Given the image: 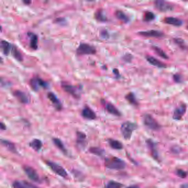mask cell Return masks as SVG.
<instances>
[{
  "label": "cell",
  "instance_id": "cell-38",
  "mask_svg": "<svg viewBox=\"0 0 188 188\" xmlns=\"http://www.w3.org/2000/svg\"><path fill=\"white\" fill-rule=\"evenodd\" d=\"M133 59V56L131 54H126L124 57H123V60H124L125 62L127 63H130L131 62L132 60Z\"/></svg>",
  "mask_w": 188,
  "mask_h": 188
},
{
  "label": "cell",
  "instance_id": "cell-30",
  "mask_svg": "<svg viewBox=\"0 0 188 188\" xmlns=\"http://www.w3.org/2000/svg\"><path fill=\"white\" fill-rule=\"evenodd\" d=\"M89 151L93 155L101 157L103 156L105 153V151L99 147H90Z\"/></svg>",
  "mask_w": 188,
  "mask_h": 188
},
{
  "label": "cell",
  "instance_id": "cell-32",
  "mask_svg": "<svg viewBox=\"0 0 188 188\" xmlns=\"http://www.w3.org/2000/svg\"><path fill=\"white\" fill-rule=\"evenodd\" d=\"M152 49L155 51V53L158 55V56H159L160 57H162L163 59H168V56L163 52V50L162 49L158 48L157 47H153Z\"/></svg>",
  "mask_w": 188,
  "mask_h": 188
},
{
  "label": "cell",
  "instance_id": "cell-6",
  "mask_svg": "<svg viewBox=\"0 0 188 188\" xmlns=\"http://www.w3.org/2000/svg\"><path fill=\"white\" fill-rule=\"evenodd\" d=\"M46 163L48 166L52 169V171H54L56 175L63 178H66L67 177V173L63 167L51 161H47Z\"/></svg>",
  "mask_w": 188,
  "mask_h": 188
},
{
  "label": "cell",
  "instance_id": "cell-18",
  "mask_svg": "<svg viewBox=\"0 0 188 188\" xmlns=\"http://www.w3.org/2000/svg\"><path fill=\"white\" fill-rule=\"evenodd\" d=\"M14 95L18 101L23 104H27L29 102V99L25 93L20 90H16L14 92Z\"/></svg>",
  "mask_w": 188,
  "mask_h": 188
},
{
  "label": "cell",
  "instance_id": "cell-41",
  "mask_svg": "<svg viewBox=\"0 0 188 188\" xmlns=\"http://www.w3.org/2000/svg\"><path fill=\"white\" fill-rule=\"evenodd\" d=\"M57 23H65V19H63V18H59L56 20Z\"/></svg>",
  "mask_w": 188,
  "mask_h": 188
},
{
  "label": "cell",
  "instance_id": "cell-9",
  "mask_svg": "<svg viewBox=\"0 0 188 188\" xmlns=\"http://www.w3.org/2000/svg\"><path fill=\"white\" fill-rule=\"evenodd\" d=\"M186 110V104H180L179 106L177 107L173 112V118L175 120H179L182 119L183 115L185 114Z\"/></svg>",
  "mask_w": 188,
  "mask_h": 188
},
{
  "label": "cell",
  "instance_id": "cell-36",
  "mask_svg": "<svg viewBox=\"0 0 188 188\" xmlns=\"http://www.w3.org/2000/svg\"><path fill=\"white\" fill-rule=\"evenodd\" d=\"M176 173H177L178 176L180 178L184 179V178L186 177V176H187V173L183 169H178L177 172H176Z\"/></svg>",
  "mask_w": 188,
  "mask_h": 188
},
{
  "label": "cell",
  "instance_id": "cell-27",
  "mask_svg": "<svg viewBox=\"0 0 188 188\" xmlns=\"http://www.w3.org/2000/svg\"><path fill=\"white\" fill-rule=\"evenodd\" d=\"M11 54L13 55L16 59L18 60L19 61H22L23 60V57L21 52L19 50L17 49L16 47L14 46H12V48L11 50Z\"/></svg>",
  "mask_w": 188,
  "mask_h": 188
},
{
  "label": "cell",
  "instance_id": "cell-13",
  "mask_svg": "<svg viewBox=\"0 0 188 188\" xmlns=\"http://www.w3.org/2000/svg\"><path fill=\"white\" fill-rule=\"evenodd\" d=\"M146 144H147V146L149 147L151 155L153 158L155 160H158L159 158V155H158V150L157 149V146L156 144L153 141L151 140H147L146 141Z\"/></svg>",
  "mask_w": 188,
  "mask_h": 188
},
{
  "label": "cell",
  "instance_id": "cell-22",
  "mask_svg": "<svg viewBox=\"0 0 188 188\" xmlns=\"http://www.w3.org/2000/svg\"><path fill=\"white\" fill-rule=\"evenodd\" d=\"M115 16L117 17V19H119L123 23H128L130 21V18L124 12L121 11H116L115 12Z\"/></svg>",
  "mask_w": 188,
  "mask_h": 188
},
{
  "label": "cell",
  "instance_id": "cell-17",
  "mask_svg": "<svg viewBox=\"0 0 188 188\" xmlns=\"http://www.w3.org/2000/svg\"><path fill=\"white\" fill-rule=\"evenodd\" d=\"M105 108L106 111L111 114L114 115L117 117H120L121 115V113L120 111L113 104L110 103L105 104Z\"/></svg>",
  "mask_w": 188,
  "mask_h": 188
},
{
  "label": "cell",
  "instance_id": "cell-4",
  "mask_svg": "<svg viewBox=\"0 0 188 188\" xmlns=\"http://www.w3.org/2000/svg\"><path fill=\"white\" fill-rule=\"evenodd\" d=\"M97 50L95 47L87 43H81L76 50L77 54L79 56L85 55H94Z\"/></svg>",
  "mask_w": 188,
  "mask_h": 188
},
{
  "label": "cell",
  "instance_id": "cell-10",
  "mask_svg": "<svg viewBox=\"0 0 188 188\" xmlns=\"http://www.w3.org/2000/svg\"><path fill=\"white\" fill-rule=\"evenodd\" d=\"M30 84L33 90L36 91L38 90L41 87L47 88L48 87L47 82L39 78H34L31 79Z\"/></svg>",
  "mask_w": 188,
  "mask_h": 188
},
{
  "label": "cell",
  "instance_id": "cell-1",
  "mask_svg": "<svg viewBox=\"0 0 188 188\" xmlns=\"http://www.w3.org/2000/svg\"><path fill=\"white\" fill-rule=\"evenodd\" d=\"M105 166L108 169L121 170L125 168L126 163L120 158L112 157L106 158L105 161Z\"/></svg>",
  "mask_w": 188,
  "mask_h": 188
},
{
  "label": "cell",
  "instance_id": "cell-42",
  "mask_svg": "<svg viewBox=\"0 0 188 188\" xmlns=\"http://www.w3.org/2000/svg\"><path fill=\"white\" fill-rule=\"evenodd\" d=\"M6 129V127L5 125L3 123L0 122V129L2 130H5Z\"/></svg>",
  "mask_w": 188,
  "mask_h": 188
},
{
  "label": "cell",
  "instance_id": "cell-20",
  "mask_svg": "<svg viewBox=\"0 0 188 188\" xmlns=\"http://www.w3.org/2000/svg\"><path fill=\"white\" fill-rule=\"evenodd\" d=\"M12 46L7 41L0 40V50L5 55H8L11 52Z\"/></svg>",
  "mask_w": 188,
  "mask_h": 188
},
{
  "label": "cell",
  "instance_id": "cell-44",
  "mask_svg": "<svg viewBox=\"0 0 188 188\" xmlns=\"http://www.w3.org/2000/svg\"><path fill=\"white\" fill-rule=\"evenodd\" d=\"M188 184H184L182 186H180V188H188Z\"/></svg>",
  "mask_w": 188,
  "mask_h": 188
},
{
  "label": "cell",
  "instance_id": "cell-33",
  "mask_svg": "<svg viewBox=\"0 0 188 188\" xmlns=\"http://www.w3.org/2000/svg\"><path fill=\"white\" fill-rule=\"evenodd\" d=\"M155 15L152 12L147 11L144 13V22H151L155 19Z\"/></svg>",
  "mask_w": 188,
  "mask_h": 188
},
{
  "label": "cell",
  "instance_id": "cell-26",
  "mask_svg": "<svg viewBox=\"0 0 188 188\" xmlns=\"http://www.w3.org/2000/svg\"><path fill=\"white\" fill-rule=\"evenodd\" d=\"M125 99L128 101L129 103L131 104L134 106H137L139 105V103L137 101L135 95L132 92H130L126 95Z\"/></svg>",
  "mask_w": 188,
  "mask_h": 188
},
{
  "label": "cell",
  "instance_id": "cell-29",
  "mask_svg": "<svg viewBox=\"0 0 188 188\" xmlns=\"http://www.w3.org/2000/svg\"><path fill=\"white\" fill-rule=\"evenodd\" d=\"M52 141H53V142H54L55 145L60 151H62L63 153H67V150L66 149L64 144H63V142L61 141L59 139L55 138V139H53Z\"/></svg>",
  "mask_w": 188,
  "mask_h": 188
},
{
  "label": "cell",
  "instance_id": "cell-12",
  "mask_svg": "<svg viewBox=\"0 0 188 188\" xmlns=\"http://www.w3.org/2000/svg\"><path fill=\"white\" fill-rule=\"evenodd\" d=\"M77 144L78 146L81 149L85 148L87 145V136L86 134L82 132H77Z\"/></svg>",
  "mask_w": 188,
  "mask_h": 188
},
{
  "label": "cell",
  "instance_id": "cell-37",
  "mask_svg": "<svg viewBox=\"0 0 188 188\" xmlns=\"http://www.w3.org/2000/svg\"><path fill=\"white\" fill-rule=\"evenodd\" d=\"M173 79L176 83H179L183 81V77L180 74H176L173 75Z\"/></svg>",
  "mask_w": 188,
  "mask_h": 188
},
{
  "label": "cell",
  "instance_id": "cell-39",
  "mask_svg": "<svg viewBox=\"0 0 188 188\" xmlns=\"http://www.w3.org/2000/svg\"><path fill=\"white\" fill-rule=\"evenodd\" d=\"M109 33L106 30H103L101 31V36L103 39H106L109 38Z\"/></svg>",
  "mask_w": 188,
  "mask_h": 188
},
{
  "label": "cell",
  "instance_id": "cell-23",
  "mask_svg": "<svg viewBox=\"0 0 188 188\" xmlns=\"http://www.w3.org/2000/svg\"><path fill=\"white\" fill-rule=\"evenodd\" d=\"M28 34L30 38V47L34 50H36L38 48V37L37 36L32 33H29Z\"/></svg>",
  "mask_w": 188,
  "mask_h": 188
},
{
  "label": "cell",
  "instance_id": "cell-28",
  "mask_svg": "<svg viewBox=\"0 0 188 188\" xmlns=\"http://www.w3.org/2000/svg\"><path fill=\"white\" fill-rule=\"evenodd\" d=\"M30 146L36 151H39L42 147V142L40 140L34 139L30 142Z\"/></svg>",
  "mask_w": 188,
  "mask_h": 188
},
{
  "label": "cell",
  "instance_id": "cell-2",
  "mask_svg": "<svg viewBox=\"0 0 188 188\" xmlns=\"http://www.w3.org/2000/svg\"><path fill=\"white\" fill-rule=\"evenodd\" d=\"M137 128V125L135 123L130 121H126L123 123L121 126V132L125 140L130 139L132 133Z\"/></svg>",
  "mask_w": 188,
  "mask_h": 188
},
{
  "label": "cell",
  "instance_id": "cell-11",
  "mask_svg": "<svg viewBox=\"0 0 188 188\" xmlns=\"http://www.w3.org/2000/svg\"><path fill=\"white\" fill-rule=\"evenodd\" d=\"M139 34L144 37H148V38H161L164 36L163 33L161 31L157 30L142 31L139 32Z\"/></svg>",
  "mask_w": 188,
  "mask_h": 188
},
{
  "label": "cell",
  "instance_id": "cell-43",
  "mask_svg": "<svg viewBox=\"0 0 188 188\" xmlns=\"http://www.w3.org/2000/svg\"><path fill=\"white\" fill-rule=\"evenodd\" d=\"M127 188H140L139 186H136V185H134V186H129Z\"/></svg>",
  "mask_w": 188,
  "mask_h": 188
},
{
  "label": "cell",
  "instance_id": "cell-40",
  "mask_svg": "<svg viewBox=\"0 0 188 188\" xmlns=\"http://www.w3.org/2000/svg\"><path fill=\"white\" fill-rule=\"evenodd\" d=\"M113 72L114 73V74L115 75V76H116V78L117 79H119L120 77V75L119 74V70H117V69H116V68H115L113 70Z\"/></svg>",
  "mask_w": 188,
  "mask_h": 188
},
{
  "label": "cell",
  "instance_id": "cell-25",
  "mask_svg": "<svg viewBox=\"0 0 188 188\" xmlns=\"http://www.w3.org/2000/svg\"><path fill=\"white\" fill-rule=\"evenodd\" d=\"M1 144L3 145L5 147H6L9 151H10L12 152H16V148L14 146V144L10 141H8L5 140H1Z\"/></svg>",
  "mask_w": 188,
  "mask_h": 188
},
{
  "label": "cell",
  "instance_id": "cell-34",
  "mask_svg": "<svg viewBox=\"0 0 188 188\" xmlns=\"http://www.w3.org/2000/svg\"><path fill=\"white\" fill-rule=\"evenodd\" d=\"M123 184H121V183L112 180L108 183L106 188H121Z\"/></svg>",
  "mask_w": 188,
  "mask_h": 188
},
{
  "label": "cell",
  "instance_id": "cell-7",
  "mask_svg": "<svg viewBox=\"0 0 188 188\" xmlns=\"http://www.w3.org/2000/svg\"><path fill=\"white\" fill-rule=\"evenodd\" d=\"M155 8H157L158 11L163 12L171 11L174 9V6L173 5L166 1L161 0L155 1Z\"/></svg>",
  "mask_w": 188,
  "mask_h": 188
},
{
  "label": "cell",
  "instance_id": "cell-8",
  "mask_svg": "<svg viewBox=\"0 0 188 188\" xmlns=\"http://www.w3.org/2000/svg\"><path fill=\"white\" fill-rule=\"evenodd\" d=\"M23 169L25 174L27 175L28 178L35 182H40V178L39 177L38 174L35 169L31 167L25 166L23 167Z\"/></svg>",
  "mask_w": 188,
  "mask_h": 188
},
{
  "label": "cell",
  "instance_id": "cell-21",
  "mask_svg": "<svg viewBox=\"0 0 188 188\" xmlns=\"http://www.w3.org/2000/svg\"><path fill=\"white\" fill-rule=\"evenodd\" d=\"M94 16L95 19L99 22H104L107 21V18L104 13V12L102 9H99L98 11H96Z\"/></svg>",
  "mask_w": 188,
  "mask_h": 188
},
{
  "label": "cell",
  "instance_id": "cell-35",
  "mask_svg": "<svg viewBox=\"0 0 188 188\" xmlns=\"http://www.w3.org/2000/svg\"><path fill=\"white\" fill-rule=\"evenodd\" d=\"M174 41L179 47H180L181 49H186V43H185L184 40H183V39L175 38L174 39Z\"/></svg>",
  "mask_w": 188,
  "mask_h": 188
},
{
  "label": "cell",
  "instance_id": "cell-16",
  "mask_svg": "<svg viewBox=\"0 0 188 188\" xmlns=\"http://www.w3.org/2000/svg\"><path fill=\"white\" fill-rule=\"evenodd\" d=\"M146 59L151 65L155 66L158 68H164L167 67V65L165 63H162L161 61L155 59V57H153L152 56H149V55L147 56L146 57Z\"/></svg>",
  "mask_w": 188,
  "mask_h": 188
},
{
  "label": "cell",
  "instance_id": "cell-15",
  "mask_svg": "<svg viewBox=\"0 0 188 188\" xmlns=\"http://www.w3.org/2000/svg\"><path fill=\"white\" fill-rule=\"evenodd\" d=\"M164 22L168 25H172L176 27H180L182 25L183 22L182 20L173 17H167L164 19Z\"/></svg>",
  "mask_w": 188,
  "mask_h": 188
},
{
  "label": "cell",
  "instance_id": "cell-19",
  "mask_svg": "<svg viewBox=\"0 0 188 188\" xmlns=\"http://www.w3.org/2000/svg\"><path fill=\"white\" fill-rule=\"evenodd\" d=\"M48 97L49 99L52 101V103L54 104L55 107L56 109L60 110L62 109V104L61 103L59 99L57 98V97L55 94L54 93L50 92L48 95Z\"/></svg>",
  "mask_w": 188,
  "mask_h": 188
},
{
  "label": "cell",
  "instance_id": "cell-3",
  "mask_svg": "<svg viewBox=\"0 0 188 188\" xmlns=\"http://www.w3.org/2000/svg\"><path fill=\"white\" fill-rule=\"evenodd\" d=\"M62 87L63 90L68 94H71L74 98L79 99L81 96L82 87L79 86H75L67 83H63Z\"/></svg>",
  "mask_w": 188,
  "mask_h": 188
},
{
  "label": "cell",
  "instance_id": "cell-31",
  "mask_svg": "<svg viewBox=\"0 0 188 188\" xmlns=\"http://www.w3.org/2000/svg\"><path fill=\"white\" fill-rule=\"evenodd\" d=\"M13 188H32V186L26 182L15 181L13 183Z\"/></svg>",
  "mask_w": 188,
  "mask_h": 188
},
{
  "label": "cell",
  "instance_id": "cell-5",
  "mask_svg": "<svg viewBox=\"0 0 188 188\" xmlns=\"http://www.w3.org/2000/svg\"><path fill=\"white\" fill-rule=\"evenodd\" d=\"M143 122L144 125L151 130L157 131L161 128V126L158 122L150 114H144L143 117Z\"/></svg>",
  "mask_w": 188,
  "mask_h": 188
},
{
  "label": "cell",
  "instance_id": "cell-24",
  "mask_svg": "<svg viewBox=\"0 0 188 188\" xmlns=\"http://www.w3.org/2000/svg\"><path fill=\"white\" fill-rule=\"evenodd\" d=\"M109 146L112 147L113 149L117 150H122L123 148V145L120 141L115 140L109 139L108 140Z\"/></svg>",
  "mask_w": 188,
  "mask_h": 188
},
{
  "label": "cell",
  "instance_id": "cell-45",
  "mask_svg": "<svg viewBox=\"0 0 188 188\" xmlns=\"http://www.w3.org/2000/svg\"><path fill=\"white\" fill-rule=\"evenodd\" d=\"M2 30V27H1V26L0 25V32Z\"/></svg>",
  "mask_w": 188,
  "mask_h": 188
},
{
  "label": "cell",
  "instance_id": "cell-14",
  "mask_svg": "<svg viewBox=\"0 0 188 188\" xmlns=\"http://www.w3.org/2000/svg\"><path fill=\"white\" fill-rule=\"evenodd\" d=\"M82 115L83 117L88 120H94L96 118V114L90 107L85 106L82 110Z\"/></svg>",
  "mask_w": 188,
  "mask_h": 188
}]
</instances>
